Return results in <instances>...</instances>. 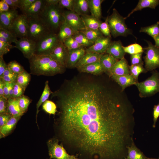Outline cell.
Here are the masks:
<instances>
[{"label": "cell", "instance_id": "cell-32", "mask_svg": "<svg viewBox=\"0 0 159 159\" xmlns=\"http://www.w3.org/2000/svg\"><path fill=\"white\" fill-rule=\"evenodd\" d=\"M49 85V82L46 81L45 83L44 88L41 96L36 105V120L37 121V117L39 112V108L40 106L48 98L49 95L52 94Z\"/></svg>", "mask_w": 159, "mask_h": 159}, {"label": "cell", "instance_id": "cell-23", "mask_svg": "<svg viewBox=\"0 0 159 159\" xmlns=\"http://www.w3.org/2000/svg\"><path fill=\"white\" fill-rule=\"evenodd\" d=\"M127 154L125 159H149L135 145L132 140L131 144L127 147Z\"/></svg>", "mask_w": 159, "mask_h": 159}, {"label": "cell", "instance_id": "cell-17", "mask_svg": "<svg viewBox=\"0 0 159 159\" xmlns=\"http://www.w3.org/2000/svg\"><path fill=\"white\" fill-rule=\"evenodd\" d=\"M105 53L110 54L118 60L124 58L126 53L120 40L112 41Z\"/></svg>", "mask_w": 159, "mask_h": 159}, {"label": "cell", "instance_id": "cell-30", "mask_svg": "<svg viewBox=\"0 0 159 159\" xmlns=\"http://www.w3.org/2000/svg\"><path fill=\"white\" fill-rule=\"evenodd\" d=\"M103 0H87L91 15L100 19L102 16L101 4Z\"/></svg>", "mask_w": 159, "mask_h": 159}, {"label": "cell", "instance_id": "cell-9", "mask_svg": "<svg viewBox=\"0 0 159 159\" xmlns=\"http://www.w3.org/2000/svg\"><path fill=\"white\" fill-rule=\"evenodd\" d=\"M49 159H79L76 155L68 153L58 140L53 138L47 142Z\"/></svg>", "mask_w": 159, "mask_h": 159}, {"label": "cell", "instance_id": "cell-16", "mask_svg": "<svg viewBox=\"0 0 159 159\" xmlns=\"http://www.w3.org/2000/svg\"><path fill=\"white\" fill-rule=\"evenodd\" d=\"M19 14L16 9H11L8 11L0 13V28L8 30L12 22Z\"/></svg>", "mask_w": 159, "mask_h": 159}, {"label": "cell", "instance_id": "cell-60", "mask_svg": "<svg viewBox=\"0 0 159 159\" xmlns=\"http://www.w3.org/2000/svg\"><path fill=\"white\" fill-rule=\"evenodd\" d=\"M155 42V46L159 47V34L153 38Z\"/></svg>", "mask_w": 159, "mask_h": 159}, {"label": "cell", "instance_id": "cell-18", "mask_svg": "<svg viewBox=\"0 0 159 159\" xmlns=\"http://www.w3.org/2000/svg\"><path fill=\"white\" fill-rule=\"evenodd\" d=\"M129 67L125 57L119 60L113 67L109 76L112 75L122 76L130 74Z\"/></svg>", "mask_w": 159, "mask_h": 159}, {"label": "cell", "instance_id": "cell-38", "mask_svg": "<svg viewBox=\"0 0 159 159\" xmlns=\"http://www.w3.org/2000/svg\"><path fill=\"white\" fill-rule=\"evenodd\" d=\"M123 48L125 53L130 55L143 52V49L142 47L137 43L132 44L126 47L123 46Z\"/></svg>", "mask_w": 159, "mask_h": 159}, {"label": "cell", "instance_id": "cell-61", "mask_svg": "<svg viewBox=\"0 0 159 159\" xmlns=\"http://www.w3.org/2000/svg\"><path fill=\"white\" fill-rule=\"evenodd\" d=\"M11 1L16 7L17 8H19L20 0H11Z\"/></svg>", "mask_w": 159, "mask_h": 159}, {"label": "cell", "instance_id": "cell-24", "mask_svg": "<svg viewBox=\"0 0 159 159\" xmlns=\"http://www.w3.org/2000/svg\"><path fill=\"white\" fill-rule=\"evenodd\" d=\"M21 117L12 116L5 124L0 127V138L6 136L12 131Z\"/></svg>", "mask_w": 159, "mask_h": 159}, {"label": "cell", "instance_id": "cell-10", "mask_svg": "<svg viewBox=\"0 0 159 159\" xmlns=\"http://www.w3.org/2000/svg\"><path fill=\"white\" fill-rule=\"evenodd\" d=\"M28 23L27 17L22 14L19 15L14 19L8 30L16 38H27Z\"/></svg>", "mask_w": 159, "mask_h": 159}, {"label": "cell", "instance_id": "cell-56", "mask_svg": "<svg viewBox=\"0 0 159 159\" xmlns=\"http://www.w3.org/2000/svg\"><path fill=\"white\" fill-rule=\"evenodd\" d=\"M7 67V64L5 62L3 57H0V77L1 76Z\"/></svg>", "mask_w": 159, "mask_h": 159}, {"label": "cell", "instance_id": "cell-57", "mask_svg": "<svg viewBox=\"0 0 159 159\" xmlns=\"http://www.w3.org/2000/svg\"><path fill=\"white\" fill-rule=\"evenodd\" d=\"M5 82L0 79V97H4Z\"/></svg>", "mask_w": 159, "mask_h": 159}, {"label": "cell", "instance_id": "cell-11", "mask_svg": "<svg viewBox=\"0 0 159 159\" xmlns=\"http://www.w3.org/2000/svg\"><path fill=\"white\" fill-rule=\"evenodd\" d=\"M63 18V22L68 24L77 32L80 31L86 28L81 16L74 11H64Z\"/></svg>", "mask_w": 159, "mask_h": 159}, {"label": "cell", "instance_id": "cell-25", "mask_svg": "<svg viewBox=\"0 0 159 159\" xmlns=\"http://www.w3.org/2000/svg\"><path fill=\"white\" fill-rule=\"evenodd\" d=\"M159 4V0H139L137 5L127 15L125 18V19L128 18L134 12L142 10L146 8L155 9Z\"/></svg>", "mask_w": 159, "mask_h": 159}, {"label": "cell", "instance_id": "cell-14", "mask_svg": "<svg viewBox=\"0 0 159 159\" xmlns=\"http://www.w3.org/2000/svg\"><path fill=\"white\" fill-rule=\"evenodd\" d=\"M111 42V37L103 36L97 39L92 46L86 49V52L104 54Z\"/></svg>", "mask_w": 159, "mask_h": 159}, {"label": "cell", "instance_id": "cell-12", "mask_svg": "<svg viewBox=\"0 0 159 159\" xmlns=\"http://www.w3.org/2000/svg\"><path fill=\"white\" fill-rule=\"evenodd\" d=\"M15 47L22 52L24 56L28 59L35 55L36 43L27 38L17 39L15 42Z\"/></svg>", "mask_w": 159, "mask_h": 159}, {"label": "cell", "instance_id": "cell-59", "mask_svg": "<svg viewBox=\"0 0 159 159\" xmlns=\"http://www.w3.org/2000/svg\"><path fill=\"white\" fill-rule=\"evenodd\" d=\"M46 3L48 4L55 5L59 4V0H45Z\"/></svg>", "mask_w": 159, "mask_h": 159}, {"label": "cell", "instance_id": "cell-3", "mask_svg": "<svg viewBox=\"0 0 159 159\" xmlns=\"http://www.w3.org/2000/svg\"><path fill=\"white\" fill-rule=\"evenodd\" d=\"M27 18V38L36 43L49 34L54 33L40 15Z\"/></svg>", "mask_w": 159, "mask_h": 159}, {"label": "cell", "instance_id": "cell-39", "mask_svg": "<svg viewBox=\"0 0 159 159\" xmlns=\"http://www.w3.org/2000/svg\"><path fill=\"white\" fill-rule=\"evenodd\" d=\"M42 109L50 115H55L57 112V106L53 102L47 100L42 105Z\"/></svg>", "mask_w": 159, "mask_h": 159}, {"label": "cell", "instance_id": "cell-52", "mask_svg": "<svg viewBox=\"0 0 159 159\" xmlns=\"http://www.w3.org/2000/svg\"><path fill=\"white\" fill-rule=\"evenodd\" d=\"M153 127L154 128L155 127L156 123L159 117V102L156 105H155L153 111Z\"/></svg>", "mask_w": 159, "mask_h": 159}, {"label": "cell", "instance_id": "cell-1", "mask_svg": "<svg viewBox=\"0 0 159 159\" xmlns=\"http://www.w3.org/2000/svg\"><path fill=\"white\" fill-rule=\"evenodd\" d=\"M63 138L79 159H125L132 141L134 109L124 91L72 79L51 94Z\"/></svg>", "mask_w": 159, "mask_h": 159}, {"label": "cell", "instance_id": "cell-7", "mask_svg": "<svg viewBox=\"0 0 159 159\" xmlns=\"http://www.w3.org/2000/svg\"><path fill=\"white\" fill-rule=\"evenodd\" d=\"M148 46L143 48L145 54L144 57L145 68L148 71H152L159 68V47L146 41Z\"/></svg>", "mask_w": 159, "mask_h": 159}, {"label": "cell", "instance_id": "cell-22", "mask_svg": "<svg viewBox=\"0 0 159 159\" xmlns=\"http://www.w3.org/2000/svg\"><path fill=\"white\" fill-rule=\"evenodd\" d=\"M103 54L93 52H86L78 63L76 68L78 69L83 66L100 61Z\"/></svg>", "mask_w": 159, "mask_h": 159}, {"label": "cell", "instance_id": "cell-53", "mask_svg": "<svg viewBox=\"0 0 159 159\" xmlns=\"http://www.w3.org/2000/svg\"><path fill=\"white\" fill-rule=\"evenodd\" d=\"M12 117L8 113L0 114V127L5 124Z\"/></svg>", "mask_w": 159, "mask_h": 159}, {"label": "cell", "instance_id": "cell-19", "mask_svg": "<svg viewBox=\"0 0 159 159\" xmlns=\"http://www.w3.org/2000/svg\"><path fill=\"white\" fill-rule=\"evenodd\" d=\"M110 77L121 87L122 91H124L126 87L132 85H135L138 82L130 74L122 76L112 75Z\"/></svg>", "mask_w": 159, "mask_h": 159}, {"label": "cell", "instance_id": "cell-50", "mask_svg": "<svg viewBox=\"0 0 159 159\" xmlns=\"http://www.w3.org/2000/svg\"><path fill=\"white\" fill-rule=\"evenodd\" d=\"M36 0H20L19 8L22 12L27 9Z\"/></svg>", "mask_w": 159, "mask_h": 159}, {"label": "cell", "instance_id": "cell-47", "mask_svg": "<svg viewBox=\"0 0 159 159\" xmlns=\"http://www.w3.org/2000/svg\"><path fill=\"white\" fill-rule=\"evenodd\" d=\"M74 0H59V4L62 8L73 11Z\"/></svg>", "mask_w": 159, "mask_h": 159}, {"label": "cell", "instance_id": "cell-51", "mask_svg": "<svg viewBox=\"0 0 159 159\" xmlns=\"http://www.w3.org/2000/svg\"><path fill=\"white\" fill-rule=\"evenodd\" d=\"M17 75L18 74L13 73L7 75H2L0 77V79L5 82H16Z\"/></svg>", "mask_w": 159, "mask_h": 159}, {"label": "cell", "instance_id": "cell-49", "mask_svg": "<svg viewBox=\"0 0 159 159\" xmlns=\"http://www.w3.org/2000/svg\"><path fill=\"white\" fill-rule=\"evenodd\" d=\"M8 99L4 97H0V114L7 113Z\"/></svg>", "mask_w": 159, "mask_h": 159}, {"label": "cell", "instance_id": "cell-44", "mask_svg": "<svg viewBox=\"0 0 159 159\" xmlns=\"http://www.w3.org/2000/svg\"><path fill=\"white\" fill-rule=\"evenodd\" d=\"M99 29L104 36L111 37L110 27L107 22V17L106 18L105 21L102 22L100 24Z\"/></svg>", "mask_w": 159, "mask_h": 159}, {"label": "cell", "instance_id": "cell-31", "mask_svg": "<svg viewBox=\"0 0 159 159\" xmlns=\"http://www.w3.org/2000/svg\"><path fill=\"white\" fill-rule=\"evenodd\" d=\"M73 11L80 16L88 14L90 11L87 0H74Z\"/></svg>", "mask_w": 159, "mask_h": 159}, {"label": "cell", "instance_id": "cell-48", "mask_svg": "<svg viewBox=\"0 0 159 159\" xmlns=\"http://www.w3.org/2000/svg\"><path fill=\"white\" fill-rule=\"evenodd\" d=\"M143 52H141L136 54L131 55L130 59L131 65L143 64V62L142 59V57Z\"/></svg>", "mask_w": 159, "mask_h": 159}, {"label": "cell", "instance_id": "cell-42", "mask_svg": "<svg viewBox=\"0 0 159 159\" xmlns=\"http://www.w3.org/2000/svg\"><path fill=\"white\" fill-rule=\"evenodd\" d=\"M7 67L13 73L18 75L25 70L22 66L15 60L9 62Z\"/></svg>", "mask_w": 159, "mask_h": 159}, {"label": "cell", "instance_id": "cell-15", "mask_svg": "<svg viewBox=\"0 0 159 159\" xmlns=\"http://www.w3.org/2000/svg\"><path fill=\"white\" fill-rule=\"evenodd\" d=\"M86 53L84 47L72 50H68V54L66 67H76L80 60Z\"/></svg>", "mask_w": 159, "mask_h": 159}, {"label": "cell", "instance_id": "cell-54", "mask_svg": "<svg viewBox=\"0 0 159 159\" xmlns=\"http://www.w3.org/2000/svg\"><path fill=\"white\" fill-rule=\"evenodd\" d=\"M15 83V82L11 83L5 82L4 88V97L8 99H9V93L10 88L12 85Z\"/></svg>", "mask_w": 159, "mask_h": 159}, {"label": "cell", "instance_id": "cell-40", "mask_svg": "<svg viewBox=\"0 0 159 159\" xmlns=\"http://www.w3.org/2000/svg\"><path fill=\"white\" fill-rule=\"evenodd\" d=\"M19 105L22 113L24 114L27 111L32 100L28 96L22 95L18 98Z\"/></svg>", "mask_w": 159, "mask_h": 159}, {"label": "cell", "instance_id": "cell-13", "mask_svg": "<svg viewBox=\"0 0 159 159\" xmlns=\"http://www.w3.org/2000/svg\"><path fill=\"white\" fill-rule=\"evenodd\" d=\"M68 54L67 49L63 42L59 41L49 55L54 60L66 67Z\"/></svg>", "mask_w": 159, "mask_h": 159}, {"label": "cell", "instance_id": "cell-41", "mask_svg": "<svg viewBox=\"0 0 159 159\" xmlns=\"http://www.w3.org/2000/svg\"><path fill=\"white\" fill-rule=\"evenodd\" d=\"M63 42L68 50L74 49L83 47L79 44L72 36L66 39Z\"/></svg>", "mask_w": 159, "mask_h": 159}, {"label": "cell", "instance_id": "cell-55", "mask_svg": "<svg viewBox=\"0 0 159 159\" xmlns=\"http://www.w3.org/2000/svg\"><path fill=\"white\" fill-rule=\"evenodd\" d=\"M9 5L4 0L0 1V13L7 12L10 10Z\"/></svg>", "mask_w": 159, "mask_h": 159}, {"label": "cell", "instance_id": "cell-28", "mask_svg": "<svg viewBox=\"0 0 159 159\" xmlns=\"http://www.w3.org/2000/svg\"><path fill=\"white\" fill-rule=\"evenodd\" d=\"M81 17L86 29L94 30L99 29L100 25L102 22L100 19L88 14L82 15Z\"/></svg>", "mask_w": 159, "mask_h": 159}, {"label": "cell", "instance_id": "cell-29", "mask_svg": "<svg viewBox=\"0 0 159 159\" xmlns=\"http://www.w3.org/2000/svg\"><path fill=\"white\" fill-rule=\"evenodd\" d=\"M7 113L12 116H21L23 115L19 106L18 98H12L8 99Z\"/></svg>", "mask_w": 159, "mask_h": 159}, {"label": "cell", "instance_id": "cell-26", "mask_svg": "<svg viewBox=\"0 0 159 159\" xmlns=\"http://www.w3.org/2000/svg\"><path fill=\"white\" fill-rule=\"evenodd\" d=\"M78 69L81 72L94 75L100 74L104 72L100 61L83 66Z\"/></svg>", "mask_w": 159, "mask_h": 159}, {"label": "cell", "instance_id": "cell-43", "mask_svg": "<svg viewBox=\"0 0 159 159\" xmlns=\"http://www.w3.org/2000/svg\"><path fill=\"white\" fill-rule=\"evenodd\" d=\"M0 37L6 39L11 44L12 42L15 43L17 39L10 31L2 28H0Z\"/></svg>", "mask_w": 159, "mask_h": 159}, {"label": "cell", "instance_id": "cell-35", "mask_svg": "<svg viewBox=\"0 0 159 159\" xmlns=\"http://www.w3.org/2000/svg\"><path fill=\"white\" fill-rule=\"evenodd\" d=\"M72 36L82 47H89L94 44L90 41L84 34L80 31L77 32Z\"/></svg>", "mask_w": 159, "mask_h": 159}, {"label": "cell", "instance_id": "cell-37", "mask_svg": "<svg viewBox=\"0 0 159 159\" xmlns=\"http://www.w3.org/2000/svg\"><path fill=\"white\" fill-rule=\"evenodd\" d=\"M143 65L138 64L129 66L130 74L134 78L137 82H138V77L139 74L142 73L146 72H147L143 67Z\"/></svg>", "mask_w": 159, "mask_h": 159}, {"label": "cell", "instance_id": "cell-5", "mask_svg": "<svg viewBox=\"0 0 159 159\" xmlns=\"http://www.w3.org/2000/svg\"><path fill=\"white\" fill-rule=\"evenodd\" d=\"M107 17L110 33L113 37H126L132 34L131 30L125 24V18L122 16L115 9H113L111 14Z\"/></svg>", "mask_w": 159, "mask_h": 159}, {"label": "cell", "instance_id": "cell-20", "mask_svg": "<svg viewBox=\"0 0 159 159\" xmlns=\"http://www.w3.org/2000/svg\"><path fill=\"white\" fill-rule=\"evenodd\" d=\"M45 3V0H36L27 9L22 12V14L27 17H34L40 15Z\"/></svg>", "mask_w": 159, "mask_h": 159}, {"label": "cell", "instance_id": "cell-46", "mask_svg": "<svg viewBox=\"0 0 159 159\" xmlns=\"http://www.w3.org/2000/svg\"><path fill=\"white\" fill-rule=\"evenodd\" d=\"M25 90L16 82H15L13 87V97L18 98L22 95Z\"/></svg>", "mask_w": 159, "mask_h": 159}, {"label": "cell", "instance_id": "cell-58", "mask_svg": "<svg viewBox=\"0 0 159 159\" xmlns=\"http://www.w3.org/2000/svg\"><path fill=\"white\" fill-rule=\"evenodd\" d=\"M9 5L11 9H16L17 8L12 1L11 0H4Z\"/></svg>", "mask_w": 159, "mask_h": 159}, {"label": "cell", "instance_id": "cell-33", "mask_svg": "<svg viewBox=\"0 0 159 159\" xmlns=\"http://www.w3.org/2000/svg\"><path fill=\"white\" fill-rule=\"evenodd\" d=\"M31 78L30 74L25 70L18 75L16 82L25 90L30 82Z\"/></svg>", "mask_w": 159, "mask_h": 159}, {"label": "cell", "instance_id": "cell-62", "mask_svg": "<svg viewBox=\"0 0 159 159\" xmlns=\"http://www.w3.org/2000/svg\"><path fill=\"white\" fill-rule=\"evenodd\" d=\"M149 159H159V158H149Z\"/></svg>", "mask_w": 159, "mask_h": 159}, {"label": "cell", "instance_id": "cell-27", "mask_svg": "<svg viewBox=\"0 0 159 159\" xmlns=\"http://www.w3.org/2000/svg\"><path fill=\"white\" fill-rule=\"evenodd\" d=\"M77 32L68 24L63 22L59 28L57 36L59 40L63 42L66 39L72 36Z\"/></svg>", "mask_w": 159, "mask_h": 159}, {"label": "cell", "instance_id": "cell-45", "mask_svg": "<svg viewBox=\"0 0 159 159\" xmlns=\"http://www.w3.org/2000/svg\"><path fill=\"white\" fill-rule=\"evenodd\" d=\"M15 47V46L12 45L11 44L0 41V57H3L11 49Z\"/></svg>", "mask_w": 159, "mask_h": 159}, {"label": "cell", "instance_id": "cell-8", "mask_svg": "<svg viewBox=\"0 0 159 159\" xmlns=\"http://www.w3.org/2000/svg\"><path fill=\"white\" fill-rule=\"evenodd\" d=\"M59 41L57 34H49L36 43L35 55H49Z\"/></svg>", "mask_w": 159, "mask_h": 159}, {"label": "cell", "instance_id": "cell-21", "mask_svg": "<svg viewBox=\"0 0 159 159\" xmlns=\"http://www.w3.org/2000/svg\"><path fill=\"white\" fill-rule=\"evenodd\" d=\"M118 60L109 54H103L100 58V62L104 72L109 76L112 68Z\"/></svg>", "mask_w": 159, "mask_h": 159}, {"label": "cell", "instance_id": "cell-4", "mask_svg": "<svg viewBox=\"0 0 159 159\" xmlns=\"http://www.w3.org/2000/svg\"><path fill=\"white\" fill-rule=\"evenodd\" d=\"M62 8L59 4L50 5L45 2L40 15L56 33L57 31H59L63 21V14L64 11L62 10Z\"/></svg>", "mask_w": 159, "mask_h": 159}, {"label": "cell", "instance_id": "cell-34", "mask_svg": "<svg viewBox=\"0 0 159 159\" xmlns=\"http://www.w3.org/2000/svg\"><path fill=\"white\" fill-rule=\"evenodd\" d=\"M80 32L84 34L90 41L94 43L99 38L103 36L99 29L94 30L86 28Z\"/></svg>", "mask_w": 159, "mask_h": 159}, {"label": "cell", "instance_id": "cell-6", "mask_svg": "<svg viewBox=\"0 0 159 159\" xmlns=\"http://www.w3.org/2000/svg\"><path fill=\"white\" fill-rule=\"evenodd\" d=\"M152 73L150 77L135 85L141 98L151 96L159 92V72L155 70Z\"/></svg>", "mask_w": 159, "mask_h": 159}, {"label": "cell", "instance_id": "cell-36", "mask_svg": "<svg viewBox=\"0 0 159 159\" xmlns=\"http://www.w3.org/2000/svg\"><path fill=\"white\" fill-rule=\"evenodd\" d=\"M140 32H144L153 38L159 34V21L151 26L141 28Z\"/></svg>", "mask_w": 159, "mask_h": 159}, {"label": "cell", "instance_id": "cell-2", "mask_svg": "<svg viewBox=\"0 0 159 159\" xmlns=\"http://www.w3.org/2000/svg\"><path fill=\"white\" fill-rule=\"evenodd\" d=\"M31 73L37 76H52L65 72L66 67L49 55H34L28 59Z\"/></svg>", "mask_w": 159, "mask_h": 159}]
</instances>
